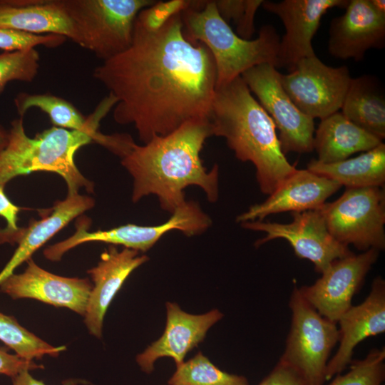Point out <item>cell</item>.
Instances as JSON below:
<instances>
[{"label": "cell", "instance_id": "cell-1", "mask_svg": "<svg viewBox=\"0 0 385 385\" xmlns=\"http://www.w3.org/2000/svg\"><path fill=\"white\" fill-rule=\"evenodd\" d=\"M93 76L117 99L115 121L133 124L143 144L189 121L209 120L215 63L205 45L185 38L181 14L156 31L135 21L130 47Z\"/></svg>", "mask_w": 385, "mask_h": 385}, {"label": "cell", "instance_id": "cell-2", "mask_svg": "<svg viewBox=\"0 0 385 385\" xmlns=\"http://www.w3.org/2000/svg\"><path fill=\"white\" fill-rule=\"evenodd\" d=\"M210 136L209 120L189 121L141 145L130 136L118 156L133 180V202L154 195L161 208L172 214L186 201L184 190L192 185L200 187L209 202H216L218 165L215 164L208 171L200 158L205 142Z\"/></svg>", "mask_w": 385, "mask_h": 385}, {"label": "cell", "instance_id": "cell-3", "mask_svg": "<svg viewBox=\"0 0 385 385\" xmlns=\"http://www.w3.org/2000/svg\"><path fill=\"white\" fill-rule=\"evenodd\" d=\"M209 121L212 135L224 138L238 160L255 165L263 194L272 193L297 169L282 151L271 117L241 76L216 87Z\"/></svg>", "mask_w": 385, "mask_h": 385}, {"label": "cell", "instance_id": "cell-4", "mask_svg": "<svg viewBox=\"0 0 385 385\" xmlns=\"http://www.w3.org/2000/svg\"><path fill=\"white\" fill-rule=\"evenodd\" d=\"M116 103L115 97L108 93L87 117L83 129L53 126L34 138L26 135L23 117L14 120L8 131L7 144L0 150V183L6 185L14 178L35 171H47L64 179L68 194L78 193L82 188L93 192V183L78 170L74 155L82 146L98 142L101 135L98 132L100 123Z\"/></svg>", "mask_w": 385, "mask_h": 385}, {"label": "cell", "instance_id": "cell-5", "mask_svg": "<svg viewBox=\"0 0 385 385\" xmlns=\"http://www.w3.org/2000/svg\"><path fill=\"white\" fill-rule=\"evenodd\" d=\"M181 18L185 38L205 45L211 53L217 71L216 87L260 64L277 67L280 40L274 26H263L257 38L244 39L220 16L215 1H192Z\"/></svg>", "mask_w": 385, "mask_h": 385}, {"label": "cell", "instance_id": "cell-6", "mask_svg": "<svg viewBox=\"0 0 385 385\" xmlns=\"http://www.w3.org/2000/svg\"><path fill=\"white\" fill-rule=\"evenodd\" d=\"M73 22L80 46L103 61L125 51L132 43L139 12L154 0H60Z\"/></svg>", "mask_w": 385, "mask_h": 385}, {"label": "cell", "instance_id": "cell-7", "mask_svg": "<svg viewBox=\"0 0 385 385\" xmlns=\"http://www.w3.org/2000/svg\"><path fill=\"white\" fill-rule=\"evenodd\" d=\"M289 307L290 328L279 361L292 369L304 385H324L331 353L339 339L337 323L319 314L297 287Z\"/></svg>", "mask_w": 385, "mask_h": 385}, {"label": "cell", "instance_id": "cell-8", "mask_svg": "<svg viewBox=\"0 0 385 385\" xmlns=\"http://www.w3.org/2000/svg\"><path fill=\"white\" fill-rule=\"evenodd\" d=\"M171 217L158 225H137L127 224L107 230H88L91 220L81 217L76 222V232L68 239L45 249L43 255L48 260L57 262L69 250L83 243L101 242L113 245L146 252L165 233L178 230L190 237L204 232L211 225L210 217L199 205L193 201H185L178 207Z\"/></svg>", "mask_w": 385, "mask_h": 385}, {"label": "cell", "instance_id": "cell-9", "mask_svg": "<svg viewBox=\"0 0 385 385\" xmlns=\"http://www.w3.org/2000/svg\"><path fill=\"white\" fill-rule=\"evenodd\" d=\"M332 237L362 252L385 248V192L382 187L346 188L317 209Z\"/></svg>", "mask_w": 385, "mask_h": 385}, {"label": "cell", "instance_id": "cell-10", "mask_svg": "<svg viewBox=\"0 0 385 385\" xmlns=\"http://www.w3.org/2000/svg\"><path fill=\"white\" fill-rule=\"evenodd\" d=\"M280 75L273 65L263 63L248 69L241 77L279 130L282 153H310L314 150V119L292 102L282 86Z\"/></svg>", "mask_w": 385, "mask_h": 385}, {"label": "cell", "instance_id": "cell-11", "mask_svg": "<svg viewBox=\"0 0 385 385\" xmlns=\"http://www.w3.org/2000/svg\"><path fill=\"white\" fill-rule=\"evenodd\" d=\"M351 78L346 66H329L316 55L299 60L289 73L280 75L282 86L295 106L307 116L321 120L341 109Z\"/></svg>", "mask_w": 385, "mask_h": 385}, {"label": "cell", "instance_id": "cell-12", "mask_svg": "<svg viewBox=\"0 0 385 385\" xmlns=\"http://www.w3.org/2000/svg\"><path fill=\"white\" fill-rule=\"evenodd\" d=\"M289 223L251 221L241 223L245 229L266 235L255 243L256 247L276 239H284L292 247L297 257L313 263L317 273H323L335 260L352 252L329 232L318 210L292 212Z\"/></svg>", "mask_w": 385, "mask_h": 385}, {"label": "cell", "instance_id": "cell-13", "mask_svg": "<svg viewBox=\"0 0 385 385\" xmlns=\"http://www.w3.org/2000/svg\"><path fill=\"white\" fill-rule=\"evenodd\" d=\"M375 249L355 255L353 252L334 261L311 285L299 290L306 301L324 317L337 322L351 306L366 276L379 257Z\"/></svg>", "mask_w": 385, "mask_h": 385}, {"label": "cell", "instance_id": "cell-14", "mask_svg": "<svg viewBox=\"0 0 385 385\" xmlns=\"http://www.w3.org/2000/svg\"><path fill=\"white\" fill-rule=\"evenodd\" d=\"M346 0H284L265 1L263 8L282 21L285 34L279 41L277 67L289 71L301 59L315 55L312 40L322 16L334 7L345 8Z\"/></svg>", "mask_w": 385, "mask_h": 385}, {"label": "cell", "instance_id": "cell-15", "mask_svg": "<svg viewBox=\"0 0 385 385\" xmlns=\"http://www.w3.org/2000/svg\"><path fill=\"white\" fill-rule=\"evenodd\" d=\"M21 274H12L0 282L1 292L13 299L31 298L85 314L92 284L88 279L52 274L30 258Z\"/></svg>", "mask_w": 385, "mask_h": 385}, {"label": "cell", "instance_id": "cell-16", "mask_svg": "<svg viewBox=\"0 0 385 385\" xmlns=\"http://www.w3.org/2000/svg\"><path fill=\"white\" fill-rule=\"evenodd\" d=\"M166 310L163 334L136 356V362L146 374L153 371L155 361L162 357L172 358L176 366L182 364L186 354L204 340L209 329L223 317L217 309L202 314H191L170 302L166 303Z\"/></svg>", "mask_w": 385, "mask_h": 385}, {"label": "cell", "instance_id": "cell-17", "mask_svg": "<svg viewBox=\"0 0 385 385\" xmlns=\"http://www.w3.org/2000/svg\"><path fill=\"white\" fill-rule=\"evenodd\" d=\"M341 187L307 169H296L264 202L250 206L236 221H262L273 214L317 210Z\"/></svg>", "mask_w": 385, "mask_h": 385}, {"label": "cell", "instance_id": "cell-18", "mask_svg": "<svg viewBox=\"0 0 385 385\" xmlns=\"http://www.w3.org/2000/svg\"><path fill=\"white\" fill-rule=\"evenodd\" d=\"M345 9V13L330 24V54L360 61L369 49L384 47L385 14L376 10L370 0L349 1Z\"/></svg>", "mask_w": 385, "mask_h": 385}, {"label": "cell", "instance_id": "cell-19", "mask_svg": "<svg viewBox=\"0 0 385 385\" xmlns=\"http://www.w3.org/2000/svg\"><path fill=\"white\" fill-rule=\"evenodd\" d=\"M339 346L327 364V381L341 374L352 361L356 345L369 337L385 332V281L379 276L372 282L366 298L351 306L337 322Z\"/></svg>", "mask_w": 385, "mask_h": 385}, {"label": "cell", "instance_id": "cell-20", "mask_svg": "<svg viewBox=\"0 0 385 385\" xmlns=\"http://www.w3.org/2000/svg\"><path fill=\"white\" fill-rule=\"evenodd\" d=\"M148 260L146 255H139L137 250L124 247L119 251L111 245L101 254L98 265L88 270L94 285L84 322L92 335L101 337L103 321L110 303L130 273Z\"/></svg>", "mask_w": 385, "mask_h": 385}, {"label": "cell", "instance_id": "cell-21", "mask_svg": "<svg viewBox=\"0 0 385 385\" xmlns=\"http://www.w3.org/2000/svg\"><path fill=\"white\" fill-rule=\"evenodd\" d=\"M0 29L56 34L81 44L76 26L60 0H0Z\"/></svg>", "mask_w": 385, "mask_h": 385}, {"label": "cell", "instance_id": "cell-22", "mask_svg": "<svg viewBox=\"0 0 385 385\" xmlns=\"http://www.w3.org/2000/svg\"><path fill=\"white\" fill-rule=\"evenodd\" d=\"M94 205V200L91 197L78 193L68 194L65 200L57 201L50 212L40 220L32 221L28 227L21 228L17 240L19 246L0 272V282L14 274L18 266L30 259L36 250L73 219Z\"/></svg>", "mask_w": 385, "mask_h": 385}, {"label": "cell", "instance_id": "cell-23", "mask_svg": "<svg viewBox=\"0 0 385 385\" xmlns=\"http://www.w3.org/2000/svg\"><path fill=\"white\" fill-rule=\"evenodd\" d=\"M382 140L349 120L341 112L321 120L313 140L317 160L330 164L347 159L358 152H366Z\"/></svg>", "mask_w": 385, "mask_h": 385}, {"label": "cell", "instance_id": "cell-24", "mask_svg": "<svg viewBox=\"0 0 385 385\" xmlns=\"http://www.w3.org/2000/svg\"><path fill=\"white\" fill-rule=\"evenodd\" d=\"M307 169L346 188L382 187L385 183V144L382 142L357 157L334 163L312 160Z\"/></svg>", "mask_w": 385, "mask_h": 385}, {"label": "cell", "instance_id": "cell-25", "mask_svg": "<svg viewBox=\"0 0 385 385\" xmlns=\"http://www.w3.org/2000/svg\"><path fill=\"white\" fill-rule=\"evenodd\" d=\"M342 113L351 122L377 137H385V99L371 76L351 78Z\"/></svg>", "mask_w": 385, "mask_h": 385}, {"label": "cell", "instance_id": "cell-26", "mask_svg": "<svg viewBox=\"0 0 385 385\" xmlns=\"http://www.w3.org/2000/svg\"><path fill=\"white\" fill-rule=\"evenodd\" d=\"M14 101L20 117H23L29 109L37 108L48 115L56 127L81 130L87 123V117L71 103L54 95L19 93Z\"/></svg>", "mask_w": 385, "mask_h": 385}, {"label": "cell", "instance_id": "cell-27", "mask_svg": "<svg viewBox=\"0 0 385 385\" xmlns=\"http://www.w3.org/2000/svg\"><path fill=\"white\" fill-rule=\"evenodd\" d=\"M168 385H250L244 376L225 372L201 352L176 366Z\"/></svg>", "mask_w": 385, "mask_h": 385}, {"label": "cell", "instance_id": "cell-28", "mask_svg": "<svg viewBox=\"0 0 385 385\" xmlns=\"http://www.w3.org/2000/svg\"><path fill=\"white\" fill-rule=\"evenodd\" d=\"M0 340L27 360L48 355L57 357L65 346H53L20 325L16 319L0 312Z\"/></svg>", "mask_w": 385, "mask_h": 385}, {"label": "cell", "instance_id": "cell-29", "mask_svg": "<svg viewBox=\"0 0 385 385\" xmlns=\"http://www.w3.org/2000/svg\"><path fill=\"white\" fill-rule=\"evenodd\" d=\"M346 374H339L328 385H382L385 380V349H372L365 358L352 360Z\"/></svg>", "mask_w": 385, "mask_h": 385}, {"label": "cell", "instance_id": "cell-30", "mask_svg": "<svg viewBox=\"0 0 385 385\" xmlns=\"http://www.w3.org/2000/svg\"><path fill=\"white\" fill-rule=\"evenodd\" d=\"M39 61L36 48L0 53V94L11 81L32 82L38 74Z\"/></svg>", "mask_w": 385, "mask_h": 385}, {"label": "cell", "instance_id": "cell-31", "mask_svg": "<svg viewBox=\"0 0 385 385\" xmlns=\"http://www.w3.org/2000/svg\"><path fill=\"white\" fill-rule=\"evenodd\" d=\"M262 0H217V9L222 19L228 24L231 20L236 26V34L250 40L255 33L254 19Z\"/></svg>", "mask_w": 385, "mask_h": 385}, {"label": "cell", "instance_id": "cell-32", "mask_svg": "<svg viewBox=\"0 0 385 385\" xmlns=\"http://www.w3.org/2000/svg\"><path fill=\"white\" fill-rule=\"evenodd\" d=\"M192 4V1L189 0L156 1L139 12L135 23L148 31H156L172 17L189 9Z\"/></svg>", "mask_w": 385, "mask_h": 385}, {"label": "cell", "instance_id": "cell-33", "mask_svg": "<svg viewBox=\"0 0 385 385\" xmlns=\"http://www.w3.org/2000/svg\"><path fill=\"white\" fill-rule=\"evenodd\" d=\"M66 40V37L56 34L37 35L0 29V49L4 51L36 48L38 46L56 48Z\"/></svg>", "mask_w": 385, "mask_h": 385}, {"label": "cell", "instance_id": "cell-34", "mask_svg": "<svg viewBox=\"0 0 385 385\" xmlns=\"http://www.w3.org/2000/svg\"><path fill=\"white\" fill-rule=\"evenodd\" d=\"M5 185L0 183V217L6 221V227L0 230V243L16 242L17 232L21 228L17 226L18 213L21 207L14 205L6 195Z\"/></svg>", "mask_w": 385, "mask_h": 385}, {"label": "cell", "instance_id": "cell-35", "mask_svg": "<svg viewBox=\"0 0 385 385\" xmlns=\"http://www.w3.org/2000/svg\"><path fill=\"white\" fill-rule=\"evenodd\" d=\"M43 369L33 360H27L17 354H11L0 348V374L10 376L11 379L24 371H32Z\"/></svg>", "mask_w": 385, "mask_h": 385}, {"label": "cell", "instance_id": "cell-36", "mask_svg": "<svg viewBox=\"0 0 385 385\" xmlns=\"http://www.w3.org/2000/svg\"><path fill=\"white\" fill-rule=\"evenodd\" d=\"M258 385H304L300 376L290 367L278 361L272 370Z\"/></svg>", "mask_w": 385, "mask_h": 385}, {"label": "cell", "instance_id": "cell-37", "mask_svg": "<svg viewBox=\"0 0 385 385\" xmlns=\"http://www.w3.org/2000/svg\"><path fill=\"white\" fill-rule=\"evenodd\" d=\"M78 380L69 379L65 381L62 385H77ZM12 385H46L42 381L34 379L29 371H24L12 378Z\"/></svg>", "mask_w": 385, "mask_h": 385}, {"label": "cell", "instance_id": "cell-38", "mask_svg": "<svg viewBox=\"0 0 385 385\" xmlns=\"http://www.w3.org/2000/svg\"><path fill=\"white\" fill-rule=\"evenodd\" d=\"M370 2L376 10L382 14H385L384 0H370Z\"/></svg>", "mask_w": 385, "mask_h": 385}, {"label": "cell", "instance_id": "cell-39", "mask_svg": "<svg viewBox=\"0 0 385 385\" xmlns=\"http://www.w3.org/2000/svg\"><path fill=\"white\" fill-rule=\"evenodd\" d=\"M8 131L0 126V150H1L7 144Z\"/></svg>", "mask_w": 385, "mask_h": 385}]
</instances>
